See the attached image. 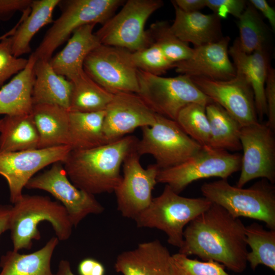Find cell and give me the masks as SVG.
Wrapping results in <instances>:
<instances>
[{
	"label": "cell",
	"instance_id": "6da1fadb",
	"mask_svg": "<svg viewBox=\"0 0 275 275\" xmlns=\"http://www.w3.org/2000/svg\"><path fill=\"white\" fill-rule=\"evenodd\" d=\"M244 229L239 218L212 203L185 227L178 252L215 261L235 272H242L246 267L248 253Z\"/></svg>",
	"mask_w": 275,
	"mask_h": 275
},
{
	"label": "cell",
	"instance_id": "7a4b0ae2",
	"mask_svg": "<svg viewBox=\"0 0 275 275\" xmlns=\"http://www.w3.org/2000/svg\"><path fill=\"white\" fill-rule=\"evenodd\" d=\"M138 140L126 135L93 148L71 150L62 162L68 177L76 187L94 196L114 192L122 178L121 167Z\"/></svg>",
	"mask_w": 275,
	"mask_h": 275
},
{
	"label": "cell",
	"instance_id": "3957f363",
	"mask_svg": "<svg viewBox=\"0 0 275 275\" xmlns=\"http://www.w3.org/2000/svg\"><path fill=\"white\" fill-rule=\"evenodd\" d=\"M48 222L59 241L68 240L73 226L64 207L47 196L23 194L12 205L10 220L11 238L13 249H31L33 240H40L39 224Z\"/></svg>",
	"mask_w": 275,
	"mask_h": 275
},
{
	"label": "cell",
	"instance_id": "277c9868",
	"mask_svg": "<svg viewBox=\"0 0 275 275\" xmlns=\"http://www.w3.org/2000/svg\"><path fill=\"white\" fill-rule=\"evenodd\" d=\"M263 179L247 188L231 185L227 179L204 183L203 197L235 217H245L265 223L275 230V187Z\"/></svg>",
	"mask_w": 275,
	"mask_h": 275
},
{
	"label": "cell",
	"instance_id": "5b68a950",
	"mask_svg": "<svg viewBox=\"0 0 275 275\" xmlns=\"http://www.w3.org/2000/svg\"><path fill=\"white\" fill-rule=\"evenodd\" d=\"M211 204L204 197L181 196L166 185L162 193L153 198L148 207L134 220L139 228L163 231L168 237V242L179 249L183 243L185 227Z\"/></svg>",
	"mask_w": 275,
	"mask_h": 275
},
{
	"label": "cell",
	"instance_id": "8992f818",
	"mask_svg": "<svg viewBox=\"0 0 275 275\" xmlns=\"http://www.w3.org/2000/svg\"><path fill=\"white\" fill-rule=\"evenodd\" d=\"M122 0L60 1L61 14L32 53L36 60L49 61L54 51L73 32L88 24L105 23L124 4Z\"/></svg>",
	"mask_w": 275,
	"mask_h": 275
},
{
	"label": "cell",
	"instance_id": "52a82bcc",
	"mask_svg": "<svg viewBox=\"0 0 275 275\" xmlns=\"http://www.w3.org/2000/svg\"><path fill=\"white\" fill-rule=\"evenodd\" d=\"M138 94L146 104L154 113L174 121L189 103L206 106L212 102L185 75L166 77L138 69Z\"/></svg>",
	"mask_w": 275,
	"mask_h": 275
},
{
	"label": "cell",
	"instance_id": "ba28073f",
	"mask_svg": "<svg viewBox=\"0 0 275 275\" xmlns=\"http://www.w3.org/2000/svg\"><path fill=\"white\" fill-rule=\"evenodd\" d=\"M163 5L161 0H128L95 33L101 44L122 48L131 52L150 45L145 30L149 17Z\"/></svg>",
	"mask_w": 275,
	"mask_h": 275
},
{
	"label": "cell",
	"instance_id": "9c48e42d",
	"mask_svg": "<svg viewBox=\"0 0 275 275\" xmlns=\"http://www.w3.org/2000/svg\"><path fill=\"white\" fill-rule=\"evenodd\" d=\"M141 129L142 138L137 142L135 151L140 156L152 155L159 169L186 161L202 147L187 135L176 121L158 114L152 125Z\"/></svg>",
	"mask_w": 275,
	"mask_h": 275
},
{
	"label": "cell",
	"instance_id": "30bf717a",
	"mask_svg": "<svg viewBox=\"0 0 275 275\" xmlns=\"http://www.w3.org/2000/svg\"><path fill=\"white\" fill-rule=\"evenodd\" d=\"M241 155L202 147L193 156L175 166L159 169L156 180L179 194L193 182L212 177L227 178L240 170Z\"/></svg>",
	"mask_w": 275,
	"mask_h": 275
},
{
	"label": "cell",
	"instance_id": "8fae6325",
	"mask_svg": "<svg viewBox=\"0 0 275 275\" xmlns=\"http://www.w3.org/2000/svg\"><path fill=\"white\" fill-rule=\"evenodd\" d=\"M131 52L120 47L100 44L86 58L83 69L94 81L109 93L139 91L138 69Z\"/></svg>",
	"mask_w": 275,
	"mask_h": 275
},
{
	"label": "cell",
	"instance_id": "7c38bea8",
	"mask_svg": "<svg viewBox=\"0 0 275 275\" xmlns=\"http://www.w3.org/2000/svg\"><path fill=\"white\" fill-rule=\"evenodd\" d=\"M25 188L44 190L65 208L73 227L90 214H99L104 207L95 196L76 187L69 180L61 162L54 163L44 172L34 176Z\"/></svg>",
	"mask_w": 275,
	"mask_h": 275
},
{
	"label": "cell",
	"instance_id": "4fadbf2b",
	"mask_svg": "<svg viewBox=\"0 0 275 275\" xmlns=\"http://www.w3.org/2000/svg\"><path fill=\"white\" fill-rule=\"evenodd\" d=\"M240 140L241 155L240 174L236 186L243 187L259 178L275 182L274 131L259 122L242 127Z\"/></svg>",
	"mask_w": 275,
	"mask_h": 275
},
{
	"label": "cell",
	"instance_id": "5bb4252c",
	"mask_svg": "<svg viewBox=\"0 0 275 275\" xmlns=\"http://www.w3.org/2000/svg\"><path fill=\"white\" fill-rule=\"evenodd\" d=\"M71 149L63 145L14 152L0 151V175L7 180L10 201L14 204L22 196L23 189L35 174L54 163L63 162Z\"/></svg>",
	"mask_w": 275,
	"mask_h": 275
},
{
	"label": "cell",
	"instance_id": "9a60e30c",
	"mask_svg": "<svg viewBox=\"0 0 275 275\" xmlns=\"http://www.w3.org/2000/svg\"><path fill=\"white\" fill-rule=\"evenodd\" d=\"M140 157L134 149L125 157L122 164L123 175L114 191L118 210L122 216L133 219L151 203L159 170L155 163L144 169Z\"/></svg>",
	"mask_w": 275,
	"mask_h": 275
},
{
	"label": "cell",
	"instance_id": "2e32d148",
	"mask_svg": "<svg viewBox=\"0 0 275 275\" xmlns=\"http://www.w3.org/2000/svg\"><path fill=\"white\" fill-rule=\"evenodd\" d=\"M190 78L203 93L225 109L241 127L259 122L253 89L242 74L236 72L235 77L225 80Z\"/></svg>",
	"mask_w": 275,
	"mask_h": 275
},
{
	"label": "cell",
	"instance_id": "e0dca14e",
	"mask_svg": "<svg viewBox=\"0 0 275 275\" xmlns=\"http://www.w3.org/2000/svg\"><path fill=\"white\" fill-rule=\"evenodd\" d=\"M103 132L108 142L115 141L137 128L152 125L154 113L136 93L115 94L104 110Z\"/></svg>",
	"mask_w": 275,
	"mask_h": 275
},
{
	"label": "cell",
	"instance_id": "ac0fdd59",
	"mask_svg": "<svg viewBox=\"0 0 275 275\" xmlns=\"http://www.w3.org/2000/svg\"><path fill=\"white\" fill-rule=\"evenodd\" d=\"M230 38L193 48L188 59L174 65L177 73L190 77L215 80L231 79L236 75L235 67L229 54Z\"/></svg>",
	"mask_w": 275,
	"mask_h": 275
},
{
	"label": "cell",
	"instance_id": "d6986e66",
	"mask_svg": "<svg viewBox=\"0 0 275 275\" xmlns=\"http://www.w3.org/2000/svg\"><path fill=\"white\" fill-rule=\"evenodd\" d=\"M171 256L167 248L155 239L121 253L114 267L122 275H171Z\"/></svg>",
	"mask_w": 275,
	"mask_h": 275
},
{
	"label": "cell",
	"instance_id": "ffe728a7",
	"mask_svg": "<svg viewBox=\"0 0 275 275\" xmlns=\"http://www.w3.org/2000/svg\"><path fill=\"white\" fill-rule=\"evenodd\" d=\"M236 72L244 75L253 90L258 118L261 120L267 115L265 86L270 68V50H262L248 54L240 47L237 38L229 48Z\"/></svg>",
	"mask_w": 275,
	"mask_h": 275
},
{
	"label": "cell",
	"instance_id": "44dd1931",
	"mask_svg": "<svg viewBox=\"0 0 275 275\" xmlns=\"http://www.w3.org/2000/svg\"><path fill=\"white\" fill-rule=\"evenodd\" d=\"M96 24L81 26L73 32L65 47L49 61L58 74L70 81L84 71L88 55L100 44L93 32Z\"/></svg>",
	"mask_w": 275,
	"mask_h": 275
},
{
	"label": "cell",
	"instance_id": "7402d4cb",
	"mask_svg": "<svg viewBox=\"0 0 275 275\" xmlns=\"http://www.w3.org/2000/svg\"><path fill=\"white\" fill-rule=\"evenodd\" d=\"M172 4L175 15L171 29L183 42L197 47L217 42L224 37L222 19L218 15L200 11L184 12Z\"/></svg>",
	"mask_w": 275,
	"mask_h": 275
},
{
	"label": "cell",
	"instance_id": "603a6c76",
	"mask_svg": "<svg viewBox=\"0 0 275 275\" xmlns=\"http://www.w3.org/2000/svg\"><path fill=\"white\" fill-rule=\"evenodd\" d=\"M34 69L33 105L53 104L69 111L72 89L71 81L56 73L48 61L36 60Z\"/></svg>",
	"mask_w": 275,
	"mask_h": 275
},
{
	"label": "cell",
	"instance_id": "cb8c5ba5",
	"mask_svg": "<svg viewBox=\"0 0 275 275\" xmlns=\"http://www.w3.org/2000/svg\"><path fill=\"white\" fill-rule=\"evenodd\" d=\"M36 58L32 53L25 67L0 88V115L31 114Z\"/></svg>",
	"mask_w": 275,
	"mask_h": 275
},
{
	"label": "cell",
	"instance_id": "d4e9b609",
	"mask_svg": "<svg viewBox=\"0 0 275 275\" xmlns=\"http://www.w3.org/2000/svg\"><path fill=\"white\" fill-rule=\"evenodd\" d=\"M60 0H32L31 7L23 12L18 25L10 36L11 49L16 57L31 52V41L43 26L53 22L54 9Z\"/></svg>",
	"mask_w": 275,
	"mask_h": 275
},
{
	"label": "cell",
	"instance_id": "484cf974",
	"mask_svg": "<svg viewBox=\"0 0 275 275\" xmlns=\"http://www.w3.org/2000/svg\"><path fill=\"white\" fill-rule=\"evenodd\" d=\"M39 136L38 149L67 145L69 111L57 105L37 104L32 111Z\"/></svg>",
	"mask_w": 275,
	"mask_h": 275
},
{
	"label": "cell",
	"instance_id": "4316f807",
	"mask_svg": "<svg viewBox=\"0 0 275 275\" xmlns=\"http://www.w3.org/2000/svg\"><path fill=\"white\" fill-rule=\"evenodd\" d=\"M59 241L56 236L52 237L42 248L30 254L8 251L1 257L0 275H54L51 260Z\"/></svg>",
	"mask_w": 275,
	"mask_h": 275
},
{
	"label": "cell",
	"instance_id": "83f0119b",
	"mask_svg": "<svg viewBox=\"0 0 275 275\" xmlns=\"http://www.w3.org/2000/svg\"><path fill=\"white\" fill-rule=\"evenodd\" d=\"M104 111H69L67 145L71 150L93 148L108 143L103 132Z\"/></svg>",
	"mask_w": 275,
	"mask_h": 275
},
{
	"label": "cell",
	"instance_id": "f1b7e54d",
	"mask_svg": "<svg viewBox=\"0 0 275 275\" xmlns=\"http://www.w3.org/2000/svg\"><path fill=\"white\" fill-rule=\"evenodd\" d=\"M0 134V151L14 152L38 149L39 136L31 114L6 116Z\"/></svg>",
	"mask_w": 275,
	"mask_h": 275
},
{
	"label": "cell",
	"instance_id": "f546056e",
	"mask_svg": "<svg viewBox=\"0 0 275 275\" xmlns=\"http://www.w3.org/2000/svg\"><path fill=\"white\" fill-rule=\"evenodd\" d=\"M205 108L210 126L209 147L227 151L241 150L240 133L242 127L237 121L213 101Z\"/></svg>",
	"mask_w": 275,
	"mask_h": 275
},
{
	"label": "cell",
	"instance_id": "4dcf8cb0",
	"mask_svg": "<svg viewBox=\"0 0 275 275\" xmlns=\"http://www.w3.org/2000/svg\"><path fill=\"white\" fill-rule=\"evenodd\" d=\"M238 20L239 36L237 39L242 50L248 54L258 50H270L271 36L269 27L249 2Z\"/></svg>",
	"mask_w": 275,
	"mask_h": 275
},
{
	"label": "cell",
	"instance_id": "1f68e13d",
	"mask_svg": "<svg viewBox=\"0 0 275 275\" xmlns=\"http://www.w3.org/2000/svg\"><path fill=\"white\" fill-rule=\"evenodd\" d=\"M72 89L69 111H104L114 94L103 88L84 71L71 80Z\"/></svg>",
	"mask_w": 275,
	"mask_h": 275
},
{
	"label": "cell",
	"instance_id": "d6a6232c",
	"mask_svg": "<svg viewBox=\"0 0 275 275\" xmlns=\"http://www.w3.org/2000/svg\"><path fill=\"white\" fill-rule=\"evenodd\" d=\"M247 245L251 251L248 253L247 262L255 270L259 265L275 270V230H266L257 223L245 227Z\"/></svg>",
	"mask_w": 275,
	"mask_h": 275
},
{
	"label": "cell",
	"instance_id": "836d02e7",
	"mask_svg": "<svg viewBox=\"0 0 275 275\" xmlns=\"http://www.w3.org/2000/svg\"><path fill=\"white\" fill-rule=\"evenodd\" d=\"M147 32L152 42L159 46L167 58L174 65L191 56L193 48L173 33L167 21H158L153 23Z\"/></svg>",
	"mask_w": 275,
	"mask_h": 275
},
{
	"label": "cell",
	"instance_id": "e575fe53",
	"mask_svg": "<svg viewBox=\"0 0 275 275\" xmlns=\"http://www.w3.org/2000/svg\"><path fill=\"white\" fill-rule=\"evenodd\" d=\"M205 107L199 103H189L179 111L175 121L187 135L201 146L209 147L210 126Z\"/></svg>",
	"mask_w": 275,
	"mask_h": 275
},
{
	"label": "cell",
	"instance_id": "d590c367",
	"mask_svg": "<svg viewBox=\"0 0 275 275\" xmlns=\"http://www.w3.org/2000/svg\"><path fill=\"white\" fill-rule=\"evenodd\" d=\"M171 275H230L222 264L213 261H199L177 253L170 260Z\"/></svg>",
	"mask_w": 275,
	"mask_h": 275
},
{
	"label": "cell",
	"instance_id": "8d00e7d4",
	"mask_svg": "<svg viewBox=\"0 0 275 275\" xmlns=\"http://www.w3.org/2000/svg\"><path fill=\"white\" fill-rule=\"evenodd\" d=\"M131 58L138 69L155 75L161 76L174 66L154 42L146 48L131 52Z\"/></svg>",
	"mask_w": 275,
	"mask_h": 275
},
{
	"label": "cell",
	"instance_id": "74e56055",
	"mask_svg": "<svg viewBox=\"0 0 275 275\" xmlns=\"http://www.w3.org/2000/svg\"><path fill=\"white\" fill-rule=\"evenodd\" d=\"M28 62V59L13 55L10 36L0 40V88L13 75L22 70Z\"/></svg>",
	"mask_w": 275,
	"mask_h": 275
},
{
	"label": "cell",
	"instance_id": "f35d334b",
	"mask_svg": "<svg viewBox=\"0 0 275 275\" xmlns=\"http://www.w3.org/2000/svg\"><path fill=\"white\" fill-rule=\"evenodd\" d=\"M248 2L244 0H206V6L221 19L230 14L238 19L244 10Z\"/></svg>",
	"mask_w": 275,
	"mask_h": 275
},
{
	"label": "cell",
	"instance_id": "ab89813d",
	"mask_svg": "<svg viewBox=\"0 0 275 275\" xmlns=\"http://www.w3.org/2000/svg\"><path fill=\"white\" fill-rule=\"evenodd\" d=\"M267 121L265 124L275 130V70L269 68L265 86Z\"/></svg>",
	"mask_w": 275,
	"mask_h": 275
},
{
	"label": "cell",
	"instance_id": "60d3db41",
	"mask_svg": "<svg viewBox=\"0 0 275 275\" xmlns=\"http://www.w3.org/2000/svg\"><path fill=\"white\" fill-rule=\"evenodd\" d=\"M32 0H0V20L10 19L17 12L29 9Z\"/></svg>",
	"mask_w": 275,
	"mask_h": 275
},
{
	"label": "cell",
	"instance_id": "b9f144b4",
	"mask_svg": "<svg viewBox=\"0 0 275 275\" xmlns=\"http://www.w3.org/2000/svg\"><path fill=\"white\" fill-rule=\"evenodd\" d=\"M78 271L79 275H104L105 269L99 261L87 258L80 261Z\"/></svg>",
	"mask_w": 275,
	"mask_h": 275
},
{
	"label": "cell",
	"instance_id": "7bdbcfd3",
	"mask_svg": "<svg viewBox=\"0 0 275 275\" xmlns=\"http://www.w3.org/2000/svg\"><path fill=\"white\" fill-rule=\"evenodd\" d=\"M249 3L266 18L272 31L275 30V11L266 0H250Z\"/></svg>",
	"mask_w": 275,
	"mask_h": 275
},
{
	"label": "cell",
	"instance_id": "ee69618b",
	"mask_svg": "<svg viewBox=\"0 0 275 275\" xmlns=\"http://www.w3.org/2000/svg\"><path fill=\"white\" fill-rule=\"evenodd\" d=\"M172 3L184 12L200 11L206 6V0H174Z\"/></svg>",
	"mask_w": 275,
	"mask_h": 275
},
{
	"label": "cell",
	"instance_id": "f6af8a7d",
	"mask_svg": "<svg viewBox=\"0 0 275 275\" xmlns=\"http://www.w3.org/2000/svg\"><path fill=\"white\" fill-rule=\"evenodd\" d=\"M12 207L10 205H0V236L9 230Z\"/></svg>",
	"mask_w": 275,
	"mask_h": 275
},
{
	"label": "cell",
	"instance_id": "bcb514c9",
	"mask_svg": "<svg viewBox=\"0 0 275 275\" xmlns=\"http://www.w3.org/2000/svg\"><path fill=\"white\" fill-rule=\"evenodd\" d=\"M54 275H75L73 272L69 262L66 260H61L58 270Z\"/></svg>",
	"mask_w": 275,
	"mask_h": 275
},
{
	"label": "cell",
	"instance_id": "7dc6e473",
	"mask_svg": "<svg viewBox=\"0 0 275 275\" xmlns=\"http://www.w3.org/2000/svg\"><path fill=\"white\" fill-rule=\"evenodd\" d=\"M17 25L16 24L12 29H11L9 31L7 32L6 34L2 35L0 36V40L4 39L5 38H6L7 37H9L12 36L13 33H14L15 30L17 28Z\"/></svg>",
	"mask_w": 275,
	"mask_h": 275
},
{
	"label": "cell",
	"instance_id": "c3c4849f",
	"mask_svg": "<svg viewBox=\"0 0 275 275\" xmlns=\"http://www.w3.org/2000/svg\"><path fill=\"white\" fill-rule=\"evenodd\" d=\"M2 124H3V119H0V131L2 128Z\"/></svg>",
	"mask_w": 275,
	"mask_h": 275
},
{
	"label": "cell",
	"instance_id": "681fc988",
	"mask_svg": "<svg viewBox=\"0 0 275 275\" xmlns=\"http://www.w3.org/2000/svg\"><path fill=\"white\" fill-rule=\"evenodd\" d=\"M238 275H239V274H238Z\"/></svg>",
	"mask_w": 275,
	"mask_h": 275
}]
</instances>
